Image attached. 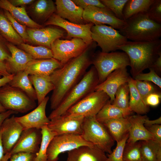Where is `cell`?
<instances>
[{"instance_id":"7bdbcfd3","label":"cell","mask_w":161,"mask_h":161,"mask_svg":"<svg viewBox=\"0 0 161 161\" xmlns=\"http://www.w3.org/2000/svg\"><path fill=\"white\" fill-rule=\"evenodd\" d=\"M150 71L146 73H140L136 75L134 79L141 81L152 82L161 88V78L152 68H149Z\"/></svg>"},{"instance_id":"d4e9b609","label":"cell","mask_w":161,"mask_h":161,"mask_svg":"<svg viewBox=\"0 0 161 161\" xmlns=\"http://www.w3.org/2000/svg\"><path fill=\"white\" fill-rule=\"evenodd\" d=\"M56 11L55 4L52 0H38L30 5L28 13L37 23H44Z\"/></svg>"},{"instance_id":"52a82bcc","label":"cell","mask_w":161,"mask_h":161,"mask_svg":"<svg viewBox=\"0 0 161 161\" xmlns=\"http://www.w3.org/2000/svg\"><path fill=\"white\" fill-rule=\"evenodd\" d=\"M35 101L21 89L8 83L0 88V104L6 110L26 113L35 108Z\"/></svg>"},{"instance_id":"bcb514c9","label":"cell","mask_w":161,"mask_h":161,"mask_svg":"<svg viewBox=\"0 0 161 161\" xmlns=\"http://www.w3.org/2000/svg\"><path fill=\"white\" fill-rule=\"evenodd\" d=\"M72 1L77 6L81 7L83 10L88 7L95 6L100 7H106L98 0H72Z\"/></svg>"},{"instance_id":"e0dca14e","label":"cell","mask_w":161,"mask_h":161,"mask_svg":"<svg viewBox=\"0 0 161 161\" xmlns=\"http://www.w3.org/2000/svg\"><path fill=\"white\" fill-rule=\"evenodd\" d=\"M29 42L51 49L53 42L63 36L65 31L60 28L48 27L41 28L27 27Z\"/></svg>"},{"instance_id":"9f6ffc18","label":"cell","mask_w":161,"mask_h":161,"mask_svg":"<svg viewBox=\"0 0 161 161\" xmlns=\"http://www.w3.org/2000/svg\"><path fill=\"white\" fill-rule=\"evenodd\" d=\"M161 124V117H160L157 119L152 120H150L148 118L145 120L144 125L145 127H148L154 125Z\"/></svg>"},{"instance_id":"db71d44e","label":"cell","mask_w":161,"mask_h":161,"mask_svg":"<svg viewBox=\"0 0 161 161\" xmlns=\"http://www.w3.org/2000/svg\"><path fill=\"white\" fill-rule=\"evenodd\" d=\"M11 74L9 72L5 62L0 61V78Z\"/></svg>"},{"instance_id":"681fc988","label":"cell","mask_w":161,"mask_h":161,"mask_svg":"<svg viewBox=\"0 0 161 161\" xmlns=\"http://www.w3.org/2000/svg\"><path fill=\"white\" fill-rule=\"evenodd\" d=\"M145 127L153 135L155 140L161 145V125L156 124Z\"/></svg>"},{"instance_id":"484cf974","label":"cell","mask_w":161,"mask_h":161,"mask_svg":"<svg viewBox=\"0 0 161 161\" xmlns=\"http://www.w3.org/2000/svg\"><path fill=\"white\" fill-rule=\"evenodd\" d=\"M0 8L8 11L17 21L28 28L43 27L42 25L36 23L30 18L25 7H16L12 5L8 0H0Z\"/></svg>"},{"instance_id":"d6986e66","label":"cell","mask_w":161,"mask_h":161,"mask_svg":"<svg viewBox=\"0 0 161 161\" xmlns=\"http://www.w3.org/2000/svg\"><path fill=\"white\" fill-rule=\"evenodd\" d=\"M1 127L2 141L5 154L10 151L24 129L21 125L16 120L14 114L4 120Z\"/></svg>"},{"instance_id":"30bf717a","label":"cell","mask_w":161,"mask_h":161,"mask_svg":"<svg viewBox=\"0 0 161 161\" xmlns=\"http://www.w3.org/2000/svg\"><path fill=\"white\" fill-rule=\"evenodd\" d=\"M90 44L80 38H73L70 40L58 38L53 42L51 49L53 58L64 65L81 54Z\"/></svg>"},{"instance_id":"ac0fdd59","label":"cell","mask_w":161,"mask_h":161,"mask_svg":"<svg viewBox=\"0 0 161 161\" xmlns=\"http://www.w3.org/2000/svg\"><path fill=\"white\" fill-rule=\"evenodd\" d=\"M130 77L126 67L116 69L103 82L97 85L95 91H101L105 93L109 97L112 103L118 89L121 85L128 83Z\"/></svg>"},{"instance_id":"f5cc1de1","label":"cell","mask_w":161,"mask_h":161,"mask_svg":"<svg viewBox=\"0 0 161 161\" xmlns=\"http://www.w3.org/2000/svg\"><path fill=\"white\" fill-rule=\"evenodd\" d=\"M156 73H160L161 72V52L159 56L154 63L151 67Z\"/></svg>"},{"instance_id":"cb8c5ba5","label":"cell","mask_w":161,"mask_h":161,"mask_svg":"<svg viewBox=\"0 0 161 161\" xmlns=\"http://www.w3.org/2000/svg\"><path fill=\"white\" fill-rule=\"evenodd\" d=\"M63 66L60 62L53 58L33 59L27 64L24 71L29 75L50 76L55 70Z\"/></svg>"},{"instance_id":"4dcf8cb0","label":"cell","mask_w":161,"mask_h":161,"mask_svg":"<svg viewBox=\"0 0 161 161\" xmlns=\"http://www.w3.org/2000/svg\"><path fill=\"white\" fill-rule=\"evenodd\" d=\"M29 75L24 70L18 72L15 74L13 79L8 84L13 87L21 89L35 100H37L36 94Z\"/></svg>"},{"instance_id":"e575fe53","label":"cell","mask_w":161,"mask_h":161,"mask_svg":"<svg viewBox=\"0 0 161 161\" xmlns=\"http://www.w3.org/2000/svg\"><path fill=\"white\" fill-rule=\"evenodd\" d=\"M42 139L38 152L34 161H48L47 151L51 141L56 134L51 131L47 126L41 129Z\"/></svg>"},{"instance_id":"5b68a950","label":"cell","mask_w":161,"mask_h":161,"mask_svg":"<svg viewBox=\"0 0 161 161\" xmlns=\"http://www.w3.org/2000/svg\"><path fill=\"white\" fill-rule=\"evenodd\" d=\"M81 135L105 153L110 154L112 152L115 141L105 126L97 120L95 116L84 117Z\"/></svg>"},{"instance_id":"277c9868","label":"cell","mask_w":161,"mask_h":161,"mask_svg":"<svg viewBox=\"0 0 161 161\" xmlns=\"http://www.w3.org/2000/svg\"><path fill=\"white\" fill-rule=\"evenodd\" d=\"M98 84L97 72L93 66L67 93L59 105L52 110L48 117L49 119L50 120L65 114L72 106L95 91Z\"/></svg>"},{"instance_id":"ee69618b","label":"cell","mask_w":161,"mask_h":161,"mask_svg":"<svg viewBox=\"0 0 161 161\" xmlns=\"http://www.w3.org/2000/svg\"><path fill=\"white\" fill-rule=\"evenodd\" d=\"M149 18L157 23L161 24V0H154L147 12Z\"/></svg>"},{"instance_id":"9a60e30c","label":"cell","mask_w":161,"mask_h":161,"mask_svg":"<svg viewBox=\"0 0 161 161\" xmlns=\"http://www.w3.org/2000/svg\"><path fill=\"white\" fill-rule=\"evenodd\" d=\"M42 137L41 129L30 128L24 130L10 153L11 155L24 152L36 154L39 149Z\"/></svg>"},{"instance_id":"4316f807","label":"cell","mask_w":161,"mask_h":161,"mask_svg":"<svg viewBox=\"0 0 161 161\" xmlns=\"http://www.w3.org/2000/svg\"><path fill=\"white\" fill-rule=\"evenodd\" d=\"M102 123L116 142L120 140L128 133L130 125L129 116L109 120Z\"/></svg>"},{"instance_id":"5bb4252c","label":"cell","mask_w":161,"mask_h":161,"mask_svg":"<svg viewBox=\"0 0 161 161\" xmlns=\"http://www.w3.org/2000/svg\"><path fill=\"white\" fill-rule=\"evenodd\" d=\"M84 117L66 113L50 120L47 126L57 135L72 134L81 135Z\"/></svg>"},{"instance_id":"8d00e7d4","label":"cell","mask_w":161,"mask_h":161,"mask_svg":"<svg viewBox=\"0 0 161 161\" xmlns=\"http://www.w3.org/2000/svg\"><path fill=\"white\" fill-rule=\"evenodd\" d=\"M129 91L127 83L121 85L118 89L112 103L131 115L132 113L129 108Z\"/></svg>"},{"instance_id":"6f0895ef","label":"cell","mask_w":161,"mask_h":161,"mask_svg":"<svg viewBox=\"0 0 161 161\" xmlns=\"http://www.w3.org/2000/svg\"><path fill=\"white\" fill-rule=\"evenodd\" d=\"M2 129L1 126L0 128V161H1L2 159L5 154L2 141Z\"/></svg>"},{"instance_id":"91938a15","label":"cell","mask_w":161,"mask_h":161,"mask_svg":"<svg viewBox=\"0 0 161 161\" xmlns=\"http://www.w3.org/2000/svg\"><path fill=\"white\" fill-rule=\"evenodd\" d=\"M156 161H161V147H160L157 154Z\"/></svg>"},{"instance_id":"94428289","label":"cell","mask_w":161,"mask_h":161,"mask_svg":"<svg viewBox=\"0 0 161 161\" xmlns=\"http://www.w3.org/2000/svg\"><path fill=\"white\" fill-rule=\"evenodd\" d=\"M6 111V110L0 104V112H3Z\"/></svg>"},{"instance_id":"11a10c76","label":"cell","mask_w":161,"mask_h":161,"mask_svg":"<svg viewBox=\"0 0 161 161\" xmlns=\"http://www.w3.org/2000/svg\"><path fill=\"white\" fill-rule=\"evenodd\" d=\"M14 74L0 78V88L4 85L8 84L13 79Z\"/></svg>"},{"instance_id":"8fae6325","label":"cell","mask_w":161,"mask_h":161,"mask_svg":"<svg viewBox=\"0 0 161 161\" xmlns=\"http://www.w3.org/2000/svg\"><path fill=\"white\" fill-rule=\"evenodd\" d=\"M109 100V97L103 92L95 91L72 106L66 113L84 117L96 116Z\"/></svg>"},{"instance_id":"ffe728a7","label":"cell","mask_w":161,"mask_h":161,"mask_svg":"<svg viewBox=\"0 0 161 161\" xmlns=\"http://www.w3.org/2000/svg\"><path fill=\"white\" fill-rule=\"evenodd\" d=\"M148 118L146 115L137 114L129 116L130 125L126 143L131 144L139 141L155 140L153 135L144 125Z\"/></svg>"},{"instance_id":"7402d4cb","label":"cell","mask_w":161,"mask_h":161,"mask_svg":"<svg viewBox=\"0 0 161 161\" xmlns=\"http://www.w3.org/2000/svg\"><path fill=\"white\" fill-rule=\"evenodd\" d=\"M66 161H108L106 153L95 145L83 146L68 152Z\"/></svg>"},{"instance_id":"6da1fadb","label":"cell","mask_w":161,"mask_h":161,"mask_svg":"<svg viewBox=\"0 0 161 161\" xmlns=\"http://www.w3.org/2000/svg\"><path fill=\"white\" fill-rule=\"evenodd\" d=\"M97 45L93 41L78 56L69 60L50 75L54 89L50 99V108L55 109L70 91L83 78L92 64Z\"/></svg>"},{"instance_id":"7dc6e473","label":"cell","mask_w":161,"mask_h":161,"mask_svg":"<svg viewBox=\"0 0 161 161\" xmlns=\"http://www.w3.org/2000/svg\"><path fill=\"white\" fill-rule=\"evenodd\" d=\"M7 41L0 34V61L5 62L11 54L7 45Z\"/></svg>"},{"instance_id":"d590c367","label":"cell","mask_w":161,"mask_h":161,"mask_svg":"<svg viewBox=\"0 0 161 161\" xmlns=\"http://www.w3.org/2000/svg\"><path fill=\"white\" fill-rule=\"evenodd\" d=\"M19 48L30 55L34 59H42L53 58L51 49L41 46H33L23 43L18 46Z\"/></svg>"},{"instance_id":"9c48e42d","label":"cell","mask_w":161,"mask_h":161,"mask_svg":"<svg viewBox=\"0 0 161 161\" xmlns=\"http://www.w3.org/2000/svg\"><path fill=\"white\" fill-rule=\"evenodd\" d=\"M93 145L85 140L81 135L65 134L56 135L51 141L47 148L48 161H58V156L61 153L81 146Z\"/></svg>"},{"instance_id":"ab89813d","label":"cell","mask_w":161,"mask_h":161,"mask_svg":"<svg viewBox=\"0 0 161 161\" xmlns=\"http://www.w3.org/2000/svg\"><path fill=\"white\" fill-rule=\"evenodd\" d=\"M129 137V133L120 141L117 142L116 147L112 152L107 155L108 161H123V154Z\"/></svg>"},{"instance_id":"f6af8a7d","label":"cell","mask_w":161,"mask_h":161,"mask_svg":"<svg viewBox=\"0 0 161 161\" xmlns=\"http://www.w3.org/2000/svg\"><path fill=\"white\" fill-rule=\"evenodd\" d=\"M36 156L35 154L19 152L11 154L7 161H34Z\"/></svg>"},{"instance_id":"836d02e7","label":"cell","mask_w":161,"mask_h":161,"mask_svg":"<svg viewBox=\"0 0 161 161\" xmlns=\"http://www.w3.org/2000/svg\"><path fill=\"white\" fill-rule=\"evenodd\" d=\"M139 142L142 161H156L157 154L161 145L154 140Z\"/></svg>"},{"instance_id":"2e32d148","label":"cell","mask_w":161,"mask_h":161,"mask_svg":"<svg viewBox=\"0 0 161 161\" xmlns=\"http://www.w3.org/2000/svg\"><path fill=\"white\" fill-rule=\"evenodd\" d=\"M49 99L48 96L46 97L37 107L27 114L21 117H15L16 120L21 125L24 130L30 128L41 129L49 124L50 120L46 114Z\"/></svg>"},{"instance_id":"f35d334b","label":"cell","mask_w":161,"mask_h":161,"mask_svg":"<svg viewBox=\"0 0 161 161\" xmlns=\"http://www.w3.org/2000/svg\"><path fill=\"white\" fill-rule=\"evenodd\" d=\"M128 0H101V2L109 9L118 19L124 20L123 11Z\"/></svg>"},{"instance_id":"f907efd6","label":"cell","mask_w":161,"mask_h":161,"mask_svg":"<svg viewBox=\"0 0 161 161\" xmlns=\"http://www.w3.org/2000/svg\"><path fill=\"white\" fill-rule=\"evenodd\" d=\"M13 6L16 7H25V6L31 5L35 0H8Z\"/></svg>"},{"instance_id":"603a6c76","label":"cell","mask_w":161,"mask_h":161,"mask_svg":"<svg viewBox=\"0 0 161 161\" xmlns=\"http://www.w3.org/2000/svg\"><path fill=\"white\" fill-rule=\"evenodd\" d=\"M7 45L11 56L5 62L10 74H15L24 70L27 64L34 59L30 55L15 45L7 42Z\"/></svg>"},{"instance_id":"f1b7e54d","label":"cell","mask_w":161,"mask_h":161,"mask_svg":"<svg viewBox=\"0 0 161 161\" xmlns=\"http://www.w3.org/2000/svg\"><path fill=\"white\" fill-rule=\"evenodd\" d=\"M129 91V108L132 112L142 115L148 112L149 106L144 102L135 86V80L129 77L128 81Z\"/></svg>"},{"instance_id":"b9f144b4","label":"cell","mask_w":161,"mask_h":161,"mask_svg":"<svg viewBox=\"0 0 161 161\" xmlns=\"http://www.w3.org/2000/svg\"><path fill=\"white\" fill-rule=\"evenodd\" d=\"M3 10L5 16L10 22L13 28L22 38L24 43L29 42L28 37L27 31V26L17 21L8 11L4 10Z\"/></svg>"},{"instance_id":"3957f363","label":"cell","mask_w":161,"mask_h":161,"mask_svg":"<svg viewBox=\"0 0 161 161\" xmlns=\"http://www.w3.org/2000/svg\"><path fill=\"white\" fill-rule=\"evenodd\" d=\"M126 25L119 30L127 39L135 41H151L161 36V24L154 21L146 13H140L125 20Z\"/></svg>"},{"instance_id":"44dd1931","label":"cell","mask_w":161,"mask_h":161,"mask_svg":"<svg viewBox=\"0 0 161 161\" xmlns=\"http://www.w3.org/2000/svg\"><path fill=\"white\" fill-rule=\"evenodd\" d=\"M56 14L69 21L78 24H85L83 17V9L76 5L72 0H56Z\"/></svg>"},{"instance_id":"7a4b0ae2","label":"cell","mask_w":161,"mask_h":161,"mask_svg":"<svg viewBox=\"0 0 161 161\" xmlns=\"http://www.w3.org/2000/svg\"><path fill=\"white\" fill-rule=\"evenodd\" d=\"M125 52L130 61L131 72L134 78L151 68L161 52V40L151 41H127L118 47Z\"/></svg>"},{"instance_id":"f546056e","label":"cell","mask_w":161,"mask_h":161,"mask_svg":"<svg viewBox=\"0 0 161 161\" xmlns=\"http://www.w3.org/2000/svg\"><path fill=\"white\" fill-rule=\"evenodd\" d=\"M0 34L8 42L19 45L24 43L5 16L4 10L0 8Z\"/></svg>"},{"instance_id":"680465c9","label":"cell","mask_w":161,"mask_h":161,"mask_svg":"<svg viewBox=\"0 0 161 161\" xmlns=\"http://www.w3.org/2000/svg\"><path fill=\"white\" fill-rule=\"evenodd\" d=\"M11 155L10 153L5 154L2 159L1 161H7L10 158Z\"/></svg>"},{"instance_id":"74e56055","label":"cell","mask_w":161,"mask_h":161,"mask_svg":"<svg viewBox=\"0 0 161 161\" xmlns=\"http://www.w3.org/2000/svg\"><path fill=\"white\" fill-rule=\"evenodd\" d=\"M123 161H142L140 142L126 144L123 154Z\"/></svg>"},{"instance_id":"d6a6232c","label":"cell","mask_w":161,"mask_h":161,"mask_svg":"<svg viewBox=\"0 0 161 161\" xmlns=\"http://www.w3.org/2000/svg\"><path fill=\"white\" fill-rule=\"evenodd\" d=\"M130 115L126 112L112 104L109 100L97 114L95 117L98 121L102 123L109 120Z\"/></svg>"},{"instance_id":"83f0119b","label":"cell","mask_w":161,"mask_h":161,"mask_svg":"<svg viewBox=\"0 0 161 161\" xmlns=\"http://www.w3.org/2000/svg\"><path fill=\"white\" fill-rule=\"evenodd\" d=\"M29 78L35 91L38 105L54 90V86L50 76L32 75H29Z\"/></svg>"},{"instance_id":"8992f818","label":"cell","mask_w":161,"mask_h":161,"mask_svg":"<svg viewBox=\"0 0 161 161\" xmlns=\"http://www.w3.org/2000/svg\"><path fill=\"white\" fill-rule=\"evenodd\" d=\"M92 64L97 72L99 84L103 82L116 69L130 65L127 54L123 52L119 51L109 53L98 51L94 53L92 58Z\"/></svg>"},{"instance_id":"ba28073f","label":"cell","mask_w":161,"mask_h":161,"mask_svg":"<svg viewBox=\"0 0 161 161\" xmlns=\"http://www.w3.org/2000/svg\"><path fill=\"white\" fill-rule=\"evenodd\" d=\"M91 37L97 43L101 52L109 53L118 49V47L125 44L128 39L119 30L105 24L94 25L91 27Z\"/></svg>"},{"instance_id":"60d3db41","label":"cell","mask_w":161,"mask_h":161,"mask_svg":"<svg viewBox=\"0 0 161 161\" xmlns=\"http://www.w3.org/2000/svg\"><path fill=\"white\" fill-rule=\"evenodd\" d=\"M135 80L136 87L144 102L148 95L152 93L158 92L157 88L151 82Z\"/></svg>"},{"instance_id":"c3c4849f","label":"cell","mask_w":161,"mask_h":161,"mask_svg":"<svg viewBox=\"0 0 161 161\" xmlns=\"http://www.w3.org/2000/svg\"><path fill=\"white\" fill-rule=\"evenodd\" d=\"M161 97L160 93H152L147 97L144 102L146 105L149 106H156L160 103Z\"/></svg>"},{"instance_id":"1f68e13d","label":"cell","mask_w":161,"mask_h":161,"mask_svg":"<svg viewBox=\"0 0 161 161\" xmlns=\"http://www.w3.org/2000/svg\"><path fill=\"white\" fill-rule=\"evenodd\" d=\"M154 0H128L123 11V19L126 20L140 13H147Z\"/></svg>"},{"instance_id":"4fadbf2b","label":"cell","mask_w":161,"mask_h":161,"mask_svg":"<svg viewBox=\"0 0 161 161\" xmlns=\"http://www.w3.org/2000/svg\"><path fill=\"white\" fill-rule=\"evenodd\" d=\"M83 17L86 22L95 25L107 24L119 30L126 25L125 20L117 18L109 8L90 6L83 10Z\"/></svg>"},{"instance_id":"816d5d0a","label":"cell","mask_w":161,"mask_h":161,"mask_svg":"<svg viewBox=\"0 0 161 161\" xmlns=\"http://www.w3.org/2000/svg\"><path fill=\"white\" fill-rule=\"evenodd\" d=\"M18 113V112L11 110H7L4 112H0V128L6 119L9 117L12 114Z\"/></svg>"},{"instance_id":"7c38bea8","label":"cell","mask_w":161,"mask_h":161,"mask_svg":"<svg viewBox=\"0 0 161 161\" xmlns=\"http://www.w3.org/2000/svg\"><path fill=\"white\" fill-rule=\"evenodd\" d=\"M94 24L91 23L78 24L64 19L56 13H53L44 24V25H54L60 27L67 32L69 37L80 38L88 44L94 41L91 37V27Z\"/></svg>"}]
</instances>
